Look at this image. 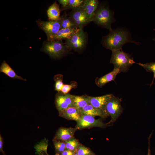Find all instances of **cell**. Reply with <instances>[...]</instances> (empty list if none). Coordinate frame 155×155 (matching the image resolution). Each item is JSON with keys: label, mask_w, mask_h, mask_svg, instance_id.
<instances>
[{"label": "cell", "mask_w": 155, "mask_h": 155, "mask_svg": "<svg viewBox=\"0 0 155 155\" xmlns=\"http://www.w3.org/2000/svg\"><path fill=\"white\" fill-rule=\"evenodd\" d=\"M68 15L79 28L83 29L90 22L85 12L81 7L72 10Z\"/></svg>", "instance_id": "10"}, {"label": "cell", "mask_w": 155, "mask_h": 155, "mask_svg": "<svg viewBox=\"0 0 155 155\" xmlns=\"http://www.w3.org/2000/svg\"><path fill=\"white\" fill-rule=\"evenodd\" d=\"M119 73V69L114 68L112 71L107 74L97 78L95 81L96 84L98 86L101 88L108 82L114 81L117 74Z\"/></svg>", "instance_id": "16"}, {"label": "cell", "mask_w": 155, "mask_h": 155, "mask_svg": "<svg viewBox=\"0 0 155 155\" xmlns=\"http://www.w3.org/2000/svg\"><path fill=\"white\" fill-rule=\"evenodd\" d=\"M74 107L80 111L88 104H89L87 95L76 96L72 95Z\"/></svg>", "instance_id": "21"}, {"label": "cell", "mask_w": 155, "mask_h": 155, "mask_svg": "<svg viewBox=\"0 0 155 155\" xmlns=\"http://www.w3.org/2000/svg\"><path fill=\"white\" fill-rule=\"evenodd\" d=\"M152 133H151L149 136V137H148V153L147 155H151V151L150 149V140L151 137L152 135Z\"/></svg>", "instance_id": "32"}, {"label": "cell", "mask_w": 155, "mask_h": 155, "mask_svg": "<svg viewBox=\"0 0 155 155\" xmlns=\"http://www.w3.org/2000/svg\"><path fill=\"white\" fill-rule=\"evenodd\" d=\"M55 103L56 107L60 113L71 107H74L72 95L59 92L55 96Z\"/></svg>", "instance_id": "9"}, {"label": "cell", "mask_w": 155, "mask_h": 155, "mask_svg": "<svg viewBox=\"0 0 155 155\" xmlns=\"http://www.w3.org/2000/svg\"><path fill=\"white\" fill-rule=\"evenodd\" d=\"M48 146V140L44 138L34 145L35 154L37 155H49L47 151Z\"/></svg>", "instance_id": "20"}, {"label": "cell", "mask_w": 155, "mask_h": 155, "mask_svg": "<svg viewBox=\"0 0 155 155\" xmlns=\"http://www.w3.org/2000/svg\"><path fill=\"white\" fill-rule=\"evenodd\" d=\"M41 50L54 59H59L72 53L71 51L62 40L44 41Z\"/></svg>", "instance_id": "3"}, {"label": "cell", "mask_w": 155, "mask_h": 155, "mask_svg": "<svg viewBox=\"0 0 155 155\" xmlns=\"http://www.w3.org/2000/svg\"><path fill=\"white\" fill-rule=\"evenodd\" d=\"M109 33L102 37L101 42L106 49L112 51L122 49L123 46L128 43L137 45L140 43L133 40L129 31L124 28L111 29Z\"/></svg>", "instance_id": "1"}, {"label": "cell", "mask_w": 155, "mask_h": 155, "mask_svg": "<svg viewBox=\"0 0 155 155\" xmlns=\"http://www.w3.org/2000/svg\"><path fill=\"white\" fill-rule=\"evenodd\" d=\"M78 155H92L95 154L90 148L81 144L78 146L75 152Z\"/></svg>", "instance_id": "26"}, {"label": "cell", "mask_w": 155, "mask_h": 155, "mask_svg": "<svg viewBox=\"0 0 155 155\" xmlns=\"http://www.w3.org/2000/svg\"><path fill=\"white\" fill-rule=\"evenodd\" d=\"M63 76L62 75L58 74L55 75L54 80L55 82V90L59 92L64 85L63 84Z\"/></svg>", "instance_id": "28"}, {"label": "cell", "mask_w": 155, "mask_h": 155, "mask_svg": "<svg viewBox=\"0 0 155 155\" xmlns=\"http://www.w3.org/2000/svg\"><path fill=\"white\" fill-rule=\"evenodd\" d=\"M115 21L114 12L110 8L108 4L105 2L99 3L91 22L109 30L112 29V24Z\"/></svg>", "instance_id": "2"}, {"label": "cell", "mask_w": 155, "mask_h": 155, "mask_svg": "<svg viewBox=\"0 0 155 155\" xmlns=\"http://www.w3.org/2000/svg\"><path fill=\"white\" fill-rule=\"evenodd\" d=\"M80 29L78 28L61 29L54 38L53 40H62L70 38Z\"/></svg>", "instance_id": "17"}, {"label": "cell", "mask_w": 155, "mask_h": 155, "mask_svg": "<svg viewBox=\"0 0 155 155\" xmlns=\"http://www.w3.org/2000/svg\"><path fill=\"white\" fill-rule=\"evenodd\" d=\"M61 9L55 1L48 8L47 13L49 20H56L59 19Z\"/></svg>", "instance_id": "18"}, {"label": "cell", "mask_w": 155, "mask_h": 155, "mask_svg": "<svg viewBox=\"0 0 155 155\" xmlns=\"http://www.w3.org/2000/svg\"><path fill=\"white\" fill-rule=\"evenodd\" d=\"M75 152L66 149L59 154L60 155H74Z\"/></svg>", "instance_id": "31"}, {"label": "cell", "mask_w": 155, "mask_h": 155, "mask_svg": "<svg viewBox=\"0 0 155 155\" xmlns=\"http://www.w3.org/2000/svg\"><path fill=\"white\" fill-rule=\"evenodd\" d=\"M77 86V83L73 82L70 84H64L61 91L64 94H68L71 89L75 88Z\"/></svg>", "instance_id": "29"}, {"label": "cell", "mask_w": 155, "mask_h": 155, "mask_svg": "<svg viewBox=\"0 0 155 155\" xmlns=\"http://www.w3.org/2000/svg\"><path fill=\"white\" fill-rule=\"evenodd\" d=\"M88 40L87 33L80 28L70 38L65 40V43L71 51L81 53L86 48Z\"/></svg>", "instance_id": "5"}, {"label": "cell", "mask_w": 155, "mask_h": 155, "mask_svg": "<svg viewBox=\"0 0 155 155\" xmlns=\"http://www.w3.org/2000/svg\"><path fill=\"white\" fill-rule=\"evenodd\" d=\"M55 155H60L59 154H55Z\"/></svg>", "instance_id": "35"}, {"label": "cell", "mask_w": 155, "mask_h": 155, "mask_svg": "<svg viewBox=\"0 0 155 155\" xmlns=\"http://www.w3.org/2000/svg\"><path fill=\"white\" fill-rule=\"evenodd\" d=\"M0 71L4 73L11 78L26 81V79H24L17 75L14 71L5 61H3L0 66Z\"/></svg>", "instance_id": "19"}, {"label": "cell", "mask_w": 155, "mask_h": 155, "mask_svg": "<svg viewBox=\"0 0 155 155\" xmlns=\"http://www.w3.org/2000/svg\"><path fill=\"white\" fill-rule=\"evenodd\" d=\"M95 155V154H94V155Z\"/></svg>", "instance_id": "36"}, {"label": "cell", "mask_w": 155, "mask_h": 155, "mask_svg": "<svg viewBox=\"0 0 155 155\" xmlns=\"http://www.w3.org/2000/svg\"><path fill=\"white\" fill-rule=\"evenodd\" d=\"M89 115H81L79 119L76 121L75 128L77 129H82L93 127H99L104 128L109 125L104 123L100 119H96Z\"/></svg>", "instance_id": "8"}, {"label": "cell", "mask_w": 155, "mask_h": 155, "mask_svg": "<svg viewBox=\"0 0 155 155\" xmlns=\"http://www.w3.org/2000/svg\"><path fill=\"white\" fill-rule=\"evenodd\" d=\"M58 1L61 5L62 9L61 10H64L68 3L69 0H59Z\"/></svg>", "instance_id": "30"}, {"label": "cell", "mask_w": 155, "mask_h": 155, "mask_svg": "<svg viewBox=\"0 0 155 155\" xmlns=\"http://www.w3.org/2000/svg\"><path fill=\"white\" fill-rule=\"evenodd\" d=\"M59 116L68 120L76 121L80 119L81 115L80 110L75 107H71L59 113Z\"/></svg>", "instance_id": "15"}, {"label": "cell", "mask_w": 155, "mask_h": 155, "mask_svg": "<svg viewBox=\"0 0 155 155\" xmlns=\"http://www.w3.org/2000/svg\"><path fill=\"white\" fill-rule=\"evenodd\" d=\"M113 94H107L96 97L87 95V98L89 104L96 108L106 111V105Z\"/></svg>", "instance_id": "11"}, {"label": "cell", "mask_w": 155, "mask_h": 155, "mask_svg": "<svg viewBox=\"0 0 155 155\" xmlns=\"http://www.w3.org/2000/svg\"><path fill=\"white\" fill-rule=\"evenodd\" d=\"M81 115L91 116L94 117L98 116L102 118H105L109 116L106 111L96 108L88 104L80 111Z\"/></svg>", "instance_id": "14"}, {"label": "cell", "mask_w": 155, "mask_h": 155, "mask_svg": "<svg viewBox=\"0 0 155 155\" xmlns=\"http://www.w3.org/2000/svg\"><path fill=\"white\" fill-rule=\"evenodd\" d=\"M152 40L155 42V38H154Z\"/></svg>", "instance_id": "34"}, {"label": "cell", "mask_w": 155, "mask_h": 155, "mask_svg": "<svg viewBox=\"0 0 155 155\" xmlns=\"http://www.w3.org/2000/svg\"><path fill=\"white\" fill-rule=\"evenodd\" d=\"M77 130L75 127H59L57 130L53 139L63 141H67L74 137Z\"/></svg>", "instance_id": "12"}, {"label": "cell", "mask_w": 155, "mask_h": 155, "mask_svg": "<svg viewBox=\"0 0 155 155\" xmlns=\"http://www.w3.org/2000/svg\"><path fill=\"white\" fill-rule=\"evenodd\" d=\"M53 142L56 154H60L66 149L65 143L64 141L53 139Z\"/></svg>", "instance_id": "24"}, {"label": "cell", "mask_w": 155, "mask_h": 155, "mask_svg": "<svg viewBox=\"0 0 155 155\" xmlns=\"http://www.w3.org/2000/svg\"><path fill=\"white\" fill-rule=\"evenodd\" d=\"M121 98L117 97L113 94L107 104L106 110L111 119L107 124L112 123L115 122L121 114L123 108L121 104Z\"/></svg>", "instance_id": "7"}, {"label": "cell", "mask_w": 155, "mask_h": 155, "mask_svg": "<svg viewBox=\"0 0 155 155\" xmlns=\"http://www.w3.org/2000/svg\"><path fill=\"white\" fill-rule=\"evenodd\" d=\"M60 18L61 21V29L78 28L71 17L66 13H64Z\"/></svg>", "instance_id": "22"}, {"label": "cell", "mask_w": 155, "mask_h": 155, "mask_svg": "<svg viewBox=\"0 0 155 155\" xmlns=\"http://www.w3.org/2000/svg\"><path fill=\"white\" fill-rule=\"evenodd\" d=\"M99 3L97 0H84L80 7L85 12L90 22Z\"/></svg>", "instance_id": "13"}, {"label": "cell", "mask_w": 155, "mask_h": 155, "mask_svg": "<svg viewBox=\"0 0 155 155\" xmlns=\"http://www.w3.org/2000/svg\"><path fill=\"white\" fill-rule=\"evenodd\" d=\"M74 155H78L75 152Z\"/></svg>", "instance_id": "33"}, {"label": "cell", "mask_w": 155, "mask_h": 155, "mask_svg": "<svg viewBox=\"0 0 155 155\" xmlns=\"http://www.w3.org/2000/svg\"><path fill=\"white\" fill-rule=\"evenodd\" d=\"M64 142L65 143L66 149L75 152H76L78 146L81 144L74 136L69 140Z\"/></svg>", "instance_id": "23"}, {"label": "cell", "mask_w": 155, "mask_h": 155, "mask_svg": "<svg viewBox=\"0 0 155 155\" xmlns=\"http://www.w3.org/2000/svg\"><path fill=\"white\" fill-rule=\"evenodd\" d=\"M61 18L56 20L44 21L38 20L36 23L39 28L46 33L47 41H52L54 38L61 29Z\"/></svg>", "instance_id": "6"}, {"label": "cell", "mask_w": 155, "mask_h": 155, "mask_svg": "<svg viewBox=\"0 0 155 155\" xmlns=\"http://www.w3.org/2000/svg\"><path fill=\"white\" fill-rule=\"evenodd\" d=\"M140 66L143 67L148 72H153V78L152 81L150 84L151 87L154 84L155 78V62H152L146 63H137Z\"/></svg>", "instance_id": "25"}, {"label": "cell", "mask_w": 155, "mask_h": 155, "mask_svg": "<svg viewBox=\"0 0 155 155\" xmlns=\"http://www.w3.org/2000/svg\"><path fill=\"white\" fill-rule=\"evenodd\" d=\"M84 0H69L68 3L64 10H73L80 7L83 4Z\"/></svg>", "instance_id": "27"}, {"label": "cell", "mask_w": 155, "mask_h": 155, "mask_svg": "<svg viewBox=\"0 0 155 155\" xmlns=\"http://www.w3.org/2000/svg\"><path fill=\"white\" fill-rule=\"evenodd\" d=\"M112 52L110 63L113 65L114 68L119 69L120 73L127 72L130 67L135 63L131 55L124 52L122 49Z\"/></svg>", "instance_id": "4"}]
</instances>
